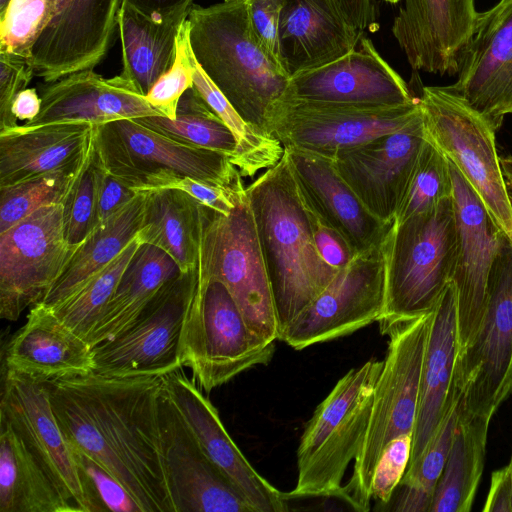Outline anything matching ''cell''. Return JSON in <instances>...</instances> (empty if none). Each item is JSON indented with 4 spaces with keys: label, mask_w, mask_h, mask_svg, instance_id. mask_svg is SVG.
<instances>
[{
    "label": "cell",
    "mask_w": 512,
    "mask_h": 512,
    "mask_svg": "<svg viewBox=\"0 0 512 512\" xmlns=\"http://www.w3.org/2000/svg\"><path fill=\"white\" fill-rule=\"evenodd\" d=\"M46 385L71 450L115 477L142 512H174L158 422L161 376L120 378L91 372Z\"/></svg>",
    "instance_id": "1"
},
{
    "label": "cell",
    "mask_w": 512,
    "mask_h": 512,
    "mask_svg": "<svg viewBox=\"0 0 512 512\" xmlns=\"http://www.w3.org/2000/svg\"><path fill=\"white\" fill-rule=\"evenodd\" d=\"M246 189L272 291L279 338L337 272L317 252L311 214L284 152Z\"/></svg>",
    "instance_id": "2"
},
{
    "label": "cell",
    "mask_w": 512,
    "mask_h": 512,
    "mask_svg": "<svg viewBox=\"0 0 512 512\" xmlns=\"http://www.w3.org/2000/svg\"><path fill=\"white\" fill-rule=\"evenodd\" d=\"M187 20L198 64L246 122L268 132V114L284 96L290 78L257 43L246 0L193 4Z\"/></svg>",
    "instance_id": "3"
},
{
    "label": "cell",
    "mask_w": 512,
    "mask_h": 512,
    "mask_svg": "<svg viewBox=\"0 0 512 512\" xmlns=\"http://www.w3.org/2000/svg\"><path fill=\"white\" fill-rule=\"evenodd\" d=\"M385 303L378 320L383 335L402 321L431 312L453 279L457 226L453 198L394 223L385 241Z\"/></svg>",
    "instance_id": "4"
},
{
    "label": "cell",
    "mask_w": 512,
    "mask_h": 512,
    "mask_svg": "<svg viewBox=\"0 0 512 512\" xmlns=\"http://www.w3.org/2000/svg\"><path fill=\"white\" fill-rule=\"evenodd\" d=\"M431 320L432 311L394 324L385 333L388 348L375 384L366 436L339 498L356 511L371 508L374 471L387 445L403 434L413 436Z\"/></svg>",
    "instance_id": "5"
},
{
    "label": "cell",
    "mask_w": 512,
    "mask_h": 512,
    "mask_svg": "<svg viewBox=\"0 0 512 512\" xmlns=\"http://www.w3.org/2000/svg\"><path fill=\"white\" fill-rule=\"evenodd\" d=\"M383 360L350 369L317 406L297 449V481L289 498H340L343 478L366 436Z\"/></svg>",
    "instance_id": "6"
},
{
    "label": "cell",
    "mask_w": 512,
    "mask_h": 512,
    "mask_svg": "<svg viewBox=\"0 0 512 512\" xmlns=\"http://www.w3.org/2000/svg\"><path fill=\"white\" fill-rule=\"evenodd\" d=\"M426 136L481 200L512 243V199L496 148L499 126L449 86H423L417 96Z\"/></svg>",
    "instance_id": "7"
},
{
    "label": "cell",
    "mask_w": 512,
    "mask_h": 512,
    "mask_svg": "<svg viewBox=\"0 0 512 512\" xmlns=\"http://www.w3.org/2000/svg\"><path fill=\"white\" fill-rule=\"evenodd\" d=\"M95 158L136 192L167 189L183 177L227 187L242 181L225 153L174 140L134 119L96 125Z\"/></svg>",
    "instance_id": "8"
},
{
    "label": "cell",
    "mask_w": 512,
    "mask_h": 512,
    "mask_svg": "<svg viewBox=\"0 0 512 512\" xmlns=\"http://www.w3.org/2000/svg\"><path fill=\"white\" fill-rule=\"evenodd\" d=\"M196 266L197 282L184 325L182 360L196 384L209 393L246 370L267 365L276 346L264 345L254 337L225 285L208 276L202 228Z\"/></svg>",
    "instance_id": "9"
},
{
    "label": "cell",
    "mask_w": 512,
    "mask_h": 512,
    "mask_svg": "<svg viewBox=\"0 0 512 512\" xmlns=\"http://www.w3.org/2000/svg\"><path fill=\"white\" fill-rule=\"evenodd\" d=\"M512 382V243L503 236L488 279L485 307L471 341L458 353L459 417L492 418Z\"/></svg>",
    "instance_id": "10"
},
{
    "label": "cell",
    "mask_w": 512,
    "mask_h": 512,
    "mask_svg": "<svg viewBox=\"0 0 512 512\" xmlns=\"http://www.w3.org/2000/svg\"><path fill=\"white\" fill-rule=\"evenodd\" d=\"M202 248L208 276L225 285L254 337L264 345L279 340L272 291L246 189L228 215L205 206Z\"/></svg>",
    "instance_id": "11"
},
{
    "label": "cell",
    "mask_w": 512,
    "mask_h": 512,
    "mask_svg": "<svg viewBox=\"0 0 512 512\" xmlns=\"http://www.w3.org/2000/svg\"><path fill=\"white\" fill-rule=\"evenodd\" d=\"M197 282V266L156 293L116 337L92 347L93 372L108 377L164 376L184 367V325Z\"/></svg>",
    "instance_id": "12"
},
{
    "label": "cell",
    "mask_w": 512,
    "mask_h": 512,
    "mask_svg": "<svg viewBox=\"0 0 512 512\" xmlns=\"http://www.w3.org/2000/svg\"><path fill=\"white\" fill-rule=\"evenodd\" d=\"M421 114L419 100L395 106H364L282 97L267 118L268 132L284 149L333 159L342 149L398 131Z\"/></svg>",
    "instance_id": "13"
},
{
    "label": "cell",
    "mask_w": 512,
    "mask_h": 512,
    "mask_svg": "<svg viewBox=\"0 0 512 512\" xmlns=\"http://www.w3.org/2000/svg\"><path fill=\"white\" fill-rule=\"evenodd\" d=\"M76 248L66 238L63 204L44 206L0 233V317L15 321L38 303Z\"/></svg>",
    "instance_id": "14"
},
{
    "label": "cell",
    "mask_w": 512,
    "mask_h": 512,
    "mask_svg": "<svg viewBox=\"0 0 512 512\" xmlns=\"http://www.w3.org/2000/svg\"><path fill=\"white\" fill-rule=\"evenodd\" d=\"M385 241L341 268L279 340L301 350L378 322L385 303Z\"/></svg>",
    "instance_id": "15"
},
{
    "label": "cell",
    "mask_w": 512,
    "mask_h": 512,
    "mask_svg": "<svg viewBox=\"0 0 512 512\" xmlns=\"http://www.w3.org/2000/svg\"><path fill=\"white\" fill-rule=\"evenodd\" d=\"M162 388L208 459L253 512H286L288 493L260 475L225 429L219 413L183 367L162 376Z\"/></svg>",
    "instance_id": "16"
},
{
    "label": "cell",
    "mask_w": 512,
    "mask_h": 512,
    "mask_svg": "<svg viewBox=\"0 0 512 512\" xmlns=\"http://www.w3.org/2000/svg\"><path fill=\"white\" fill-rule=\"evenodd\" d=\"M426 139L420 114L398 131L339 150L332 160L365 207L393 223Z\"/></svg>",
    "instance_id": "17"
},
{
    "label": "cell",
    "mask_w": 512,
    "mask_h": 512,
    "mask_svg": "<svg viewBox=\"0 0 512 512\" xmlns=\"http://www.w3.org/2000/svg\"><path fill=\"white\" fill-rule=\"evenodd\" d=\"M122 0H54L50 22L34 44L30 64L44 82L93 70L117 32Z\"/></svg>",
    "instance_id": "18"
},
{
    "label": "cell",
    "mask_w": 512,
    "mask_h": 512,
    "mask_svg": "<svg viewBox=\"0 0 512 512\" xmlns=\"http://www.w3.org/2000/svg\"><path fill=\"white\" fill-rule=\"evenodd\" d=\"M158 422L168 492L174 512H253L204 454L163 388Z\"/></svg>",
    "instance_id": "19"
},
{
    "label": "cell",
    "mask_w": 512,
    "mask_h": 512,
    "mask_svg": "<svg viewBox=\"0 0 512 512\" xmlns=\"http://www.w3.org/2000/svg\"><path fill=\"white\" fill-rule=\"evenodd\" d=\"M283 97L364 106L404 105L418 99L366 35L341 58L292 76Z\"/></svg>",
    "instance_id": "20"
},
{
    "label": "cell",
    "mask_w": 512,
    "mask_h": 512,
    "mask_svg": "<svg viewBox=\"0 0 512 512\" xmlns=\"http://www.w3.org/2000/svg\"><path fill=\"white\" fill-rule=\"evenodd\" d=\"M449 166L457 226L452 280L457 290L460 352L474 337L481 322L489 275L504 235L458 170L451 163Z\"/></svg>",
    "instance_id": "21"
},
{
    "label": "cell",
    "mask_w": 512,
    "mask_h": 512,
    "mask_svg": "<svg viewBox=\"0 0 512 512\" xmlns=\"http://www.w3.org/2000/svg\"><path fill=\"white\" fill-rule=\"evenodd\" d=\"M479 13L475 0H403L391 31L412 69L455 76Z\"/></svg>",
    "instance_id": "22"
},
{
    "label": "cell",
    "mask_w": 512,
    "mask_h": 512,
    "mask_svg": "<svg viewBox=\"0 0 512 512\" xmlns=\"http://www.w3.org/2000/svg\"><path fill=\"white\" fill-rule=\"evenodd\" d=\"M0 415L5 416L78 508L89 506L74 455L55 418L46 382L2 368Z\"/></svg>",
    "instance_id": "23"
},
{
    "label": "cell",
    "mask_w": 512,
    "mask_h": 512,
    "mask_svg": "<svg viewBox=\"0 0 512 512\" xmlns=\"http://www.w3.org/2000/svg\"><path fill=\"white\" fill-rule=\"evenodd\" d=\"M450 87L499 127L512 113V0L479 13Z\"/></svg>",
    "instance_id": "24"
},
{
    "label": "cell",
    "mask_w": 512,
    "mask_h": 512,
    "mask_svg": "<svg viewBox=\"0 0 512 512\" xmlns=\"http://www.w3.org/2000/svg\"><path fill=\"white\" fill-rule=\"evenodd\" d=\"M306 207L338 231L355 255L380 246L393 225L374 216L336 170L321 155L284 149Z\"/></svg>",
    "instance_id": "25"
},
{
    "label": "cell",
    "mask_w": 512,
    "mask_h": 512,
    "mask_svg": "<svg viewBox=\"0 0 512 512\" xmlns=\"http://www.w3.org/2000/svg\"><path fill=\"white\" fill-rule=\"evenodd\" d=\"M39 95L41 110L22 125L25 128L81 121L100 125L119 119L162 116L120 74L104 78L93 70L74 72L40 85Z\"/></svg>",
    "instance_id": "26"
},
{
    "label": "cell",
    "mask_w": 512,
    "mask_h": 512,
    "mask_svg": "<svg viewBox=\"0 0 512 512\" xmlns=\"http://www.w3.org/2000/svg\"><path fill=\"white\" fill-rule=\"evenodd\" d=\"M458 336L457 290L451 280L432 310L408 466L422 455L447 411L455 390Z\"/></svg>",
    "instance_id": "27"
},
{
    "label": "cell",
    "mask_w": 512,
    "mask_h": 512,
    "mask_svg": "<svg viewBox=\"0 0 512 512\" xmlns=\"http://www.w3.org/2000/svg\"><path fill=\"white\" fill-rule=\"evenodd\" d=\"M2 368L47 382L93 372V351L49 309L36 303L25 324L8 340Z\"/></svg>",
    "instance_id": "28"
},
{
    "label": "cell",
    "mask_w": 512,
    "mask_h": 512,
    "mask_svg": "<svg viewBox=\"0 0 512 512\" xmlns=\"http://www.w3.org/2000/svg\"><path fill=\"white\" fill-rule=\"evenodd\" d=\"M363 35L347 23L331 0H282L280 54L290 78L341 58Z\"/></svg>",
    "instance_id": "29"
},
{
    "label": "cell",
    "mask_w": 512,
    "mask_h": 512,
    "mask_svg": "<svg viewBox=\"0 0 512 512\" xmlns=\"http://www.w3.org/2000/svg\"><path fill=\"white\" fill-rule=\"evenodd\" d=\"M95 127L81 121L0 131V187L78 165L94 148Z\"/></svg>",
    "instance_id": "30"
},
{
    "label": "cell",
    "mask_w": 512,
    "mask_h": 512,
    "mask_svg": "<svg viewBox=\"0 0 512 512\" xmlns=\"http://www.w3.org/2000/svg\"><path fill=\"white\" fill-rule=\"evenodd\" d=\"M75 511L38 456L0 415V512Z\"/></svg>",
    "instance_id": "31"
},
{
    "label": "cell",
    "mask_w": 512,
    "mask_h": 512,
    "mask_svg": "<svg viewBox=\"0 0 512 512\" xmlns=\"http://www.w3.org/2000/svg\"><path fill=\"white\" fill-rule=\"evenodd\" d=\"M190 10L155 19L121 4L117 19L123 63L120 75L144 96L173 65L179 29Z\"/></svg>",
    "instance_id": "32"
},
{
    "label": "cell",
    "mask_w": 512,
    "mask_h": 512,
    "mask_svg": "<svg viewBox=\"0 0 512 512\" xmlns=\"http://www.w3.org/2000/svg\"><path fill=\"white\" fill-rule=\"evenodd\" d=\"M180 273L167 253L154 245L141 243L86 338L87 343L94 347L124 331L161 287Z\"/></svg>",
    "instance_id": "33"
},
{
    "label": "cell",
    "mask_w": 512,
    "mask_h": 512,
    "mask_svg": "<svg viewBox=\"0 0 512 512\" xmlns=\"http://www.w3.org/2000/svg\"><path fill=\"white\" fill-rule=\"evenodd\" d=\"M147 192L98 225L76 248L53 286L38 302L53 308L79 290L113 261L141 228Z\"/></svg>",
    "instance_id": "34"
},
{
    "label": "cell",
    "mask_w": 512,
    "mask_h": 512,
    "mask_svg": "<svg viewBox=\"0 0 512 512\" xmlns=\"http://www.w3.org/2000/svg\"><path fill=\"white\" fill-rule=\"evenodd\" d=\"M143 221L137 237L167 253L181 272L195 266L205 206L182 190L146 191Z\"/></svg>",
    "instance_id": "35"
},
{
    "label": "cell",
    "mask_w": 512,
    "mask_h": 512,
    "mask_svg": "<svg viewBox=\"0 0 512 512\" xmlns=\"http://www.w3.org/2000/svg\"><path fill=\"white\" fill-rule=\"evenodd\" d=\"M490 418L458 421L450 451L436 484L430 512H469L484 469Z\"/></svg>",
    "instance_id": "36"
},
{
    "label": "cell",
    "mask_w": 512,
    "mask_h": 512,
    "mask_svg": "<svg viewBox=\"0 0 512 512\" xmlns=\"http://www.w3.org/2000/svg\"><path fill=\"white\" fill-rule=\"evenodd\" d=\"M193 86L233 133L237 147L231 160L242 177H252L262 169L277 164L284 154V147L271 133L246 122L224 94L207 76L193 54Z\"/></svg>",
    "instance_id": "37"
},
{
    "label": "cell",
    "mask_w": 512,
    "mask_h": 512,
    "mask_svg": "<svg viewBox=\"0 0 512 512\" xmlns=\"http://www.w3.org/2000/svg\"><path fill=\"white\" fill-rule=\"evenodd\" d=\"M134 120L174 140L225 153L230 160L236 152L237 143L233 133L194 86L182 95L174 120L163 116Z\"/></svg>",
    "instance_id": "38"
},
{
    "label": "cell",
    "mask_w": 512,
    "mask_h": 512,
    "mask_svg": "<svg viewBox=\"0 0 512 512\" xmlns=\"http://www.w3.org/2000/svg\"><path fill=\"white\" fill-rule=\"evenodd\" d=\"M140 244L136 235L113 261L79 290L57 306L47 309L86 341Z\"/></svg>",
    "instance_id": "39"
},
{
    "label": "cell",
    "mask_w": 512,
    "mask_h": 512,
    "mask_svg": "<svg viewBox=\"0 0 512 512\" xmlns=\"http://www.w3.org/2000/svg\"><path fill=\"white\" fill-rule=\"evenodd\" d=\"M94 148L78 165L0 187V233L44 206L63 204L90 161Z\"/></svg>",
    "instance_id": "40"
},
{
    "label": "cell",
    "mask_w": 512,
    "mask_h": 512,
    "mask_svg": "<svg viewBox=\"0 0 512 512\" xmlns=\"http://www.w3.org/2000/svg\"><path fill=\"white\" fill-rule=\"evenodd\" d=\"M452 196L453 185L449 162L427 138L397 210L394 223H401L412 216L426 212Z\"/></svg>",
    "instance_id": "41"
},
{
    "label": "cell",
    "mask_w": 512,
    "mask_h": 512,
    "mask_svg": "<svg viewBox=\"0 0 512 512\" xmlns=\"http://www.w3.org/2000/svg\"><path fill=\"white\" fill-rule=\"evenodd\" d=\"M54 0H10L0 13V52L28 61L52 17Z\"/></svg>",
    "instance_id": "42"
},
{
    "label": "cell",
    "mask_w": 512,
    "mask_h": 512,
    "mask_svg": "<svg viewBox=\"0 0 512 512\" xmlns=\"http://www.w3.org/2000/svg\"><path fill=\"white\" fill-rule=\"evenodd\" d=\"M460 393L455 385L445 416L419 459L407 470L399 486L433 500L438 479L445 466L458 421Z\"/></svg>",
    "instance_id": "43"
},
{
    "label": "cell",
    "mask_w": 512,
    "mask_h": 512,
    "mask_svg": "<svg viewBox=\"0 0 512 512\" xmlns=\"http://www.w3.org/2000/svg\"><path fill=\"white\" fill-rule=\"evenodd\" d=\"M193 72V52L186 19L179 29L174 63L145 95L147 102L163 117L174 120L182 95L193 87Z\"/></svg>",
    "instance_id": "44"
},
{
    "label": "cell",
    "mask_w": 512,
    "mask_h": 512,
    "mask_svg": "<svg viewBox=\"0 0 512 512\" xmlns=\"http://www.w3.org/2000/svg\"><path fill=\"white\" fill-rule=\"evenodd\" d=\"M89 506V512H142L126 488L85 454L71 450Z\"/></svg>",
    "instance_id": "45"
},
{
    "label": "cell",
    "mask_w": 512,
    "mask_h": 512,
    "mask_svg": "<svg viewBox=\"0 0 512 512\" xmlns=\"http://www.w3.org/2000/svg\"><path fill=\"white\" fill-rule=\"evenodd\" d=\"M63 221L72 247H78L97 226L94 153L63 203Z\"/></svg>",
    "instance_id": "46"
},
{
    "label": "cell",
    "mask_w": 512,
    "mask_h": 512,
    "mask_svg": "<svg viewBox=\"0 0 512 512\" xmlns=\"http://www.w3.org/2000/svg\"><path fill=\"white\" fill-rule=\"evenodd\" d=\"M412 434H403L392 440L378 461L372 484V499L387 505L403 478L411 456Z\"/></svg>",
    "instance_id": "47"
},
{
    "label": "cell",
    "mask_w": 512,
    "mask_h": 512,
    "mask_svg": "<svg viewBox=\"0 0 512 512\" xmlns=\"http://www.w3.org/2000/svg\"><path fill=\"white\" fill-rule=\"evenodd\" d=\"M246 4L250 28L257 43L270 61L286 74L279 43L282 0H246Z\"/></svg>",
    "instance_id": "48"
},
{
    "label": "cell",
    "mask_w": 512,
    "mask_h": 512,
    "mask_svg": "<svg viewBox=\"0 0 512 512\" xmlns=\"http://www.w3.org/2000/svg\"><path fill=\"white\" fill-rule=\"evenodd\" d=\"M33 76V68L27 59L0 52V131L19 125L11 106L16 95L26 89Z\"/></svg>",
    "instance_id": "49"
},
{
    "label": "cell",
    "mask_w": 512,
    "mask_h": 512,
    "mask_svg": "<svg viewBox=\"0 0 512 512\" xmlns=\"http://www.w3.org/2000/svg\"><path fill=\"white\" fill-rule=\"evenodd\" d=\"M97 226L131 202L139 192L103 168L95 158ZM96 226V227H97ZM95 227V228H96Z\"/></svg>",
    "instance_id": "50"
},
{
    "label": "cell",
    "mask_w": 512,
    "mask_h": 512,
    "mask_svg": "<svg viewBox=\"0 0 512 512\" xmlns=\"http://www.w3.org/2000/svg\"><path fill=\"white\" fill-rule=\"evenodd\" d=\"M170 188L184 191L200 204L223 215H228L232 211L239 196L245 190L242 181L235 186L227 187L202 182L190 177L175 180Z\"/></svg>",
    "instance_id": "51"
},
{
    "label": "cell",
    "mask_w": 512,
    "mask_h": 512,
    "mask_svg": "<svg viewBox=\"0 0 512 512\" xmlns=\"http://www.w3.org/2000/svg\"><path fill=\"white\" fill-rule=\"evenodd\" d=\"M310 214L314 243L322 260L338 270L347 266L356 256L350 245L338 231L323 223L311 211Z\"/></svg>",
    "instance_id": "52"
},
{
    "label": "cell",
    "mask_w": 512,
    "mask_h": 512,
    "mask_svg": "<svg viewBox=\"0 0 512 512\" xmlns=\"http://www.w3.org/2000/svg\"><path fill=\"white\" fill-rule=\"evenodd\" d=\"M484 512H512V482L509 466L492 472Z\"/></svg>",
    "instance_id": "53"
},
{
    "label": "cell",
    "mask_w": 512,
    "mask_h": 512,
    "mask_svg": "<svg viewBox=\"0 0 512 512\" xmlns=\"http://www.w3.org/2000/svg\"><path fill=\"white\" fill-rule=\"evenodd\" d=\"M139 12L155 19H163L177 12L191 9L193 0H122Z\"/></svg>",
    "instance_id": "54"
},
{
    "label": "cell",
    "mask_w": 512,
    "mask_h": 512,
    "mask_svg": "<svg viewBox=\"0 0 512 512\" xmlns=\"http://www.w3.org/2000/svg\"><path fill=\"white\" fill-rule=\"evenodd\" d=\"M41 97L35 88L20 91L13 100L11 112L18 120L30 121L41 110Z\"/></svg>",
    "instance_id": "55"
},
{
    "label": "cell",
    "mask_w": 512,
    "mask_h": 512,
    "mask_svg": "<svg viewBox=\"0 0 512 512\" xmlns=\"http://www.w3.org/2000/svg\"><path fill=\"white\" fill-rule=\"evenodd\" d=\"M503 173L506 178L512 179V157L500 158Z\"/></svg>",
    "instance_id": "56"
},
{
    "label": "cell",
    "mask_w": 512,
    "mask_h": 512,
    "mask_svg": "<svg viewBox=\"0 0 512 512\" xmlns=\"http://www.w3.org/2000/svg\"><path fill=\"white\" fill-rule=\"evenodd\" d=\"M9 2H10V0H0V13L6 9Z\"/></svg>",
    "instance_id": "57"
},
{
    "label": "cell",
    "mask_w": 512,
    "mask_h": 512,
    "mask_svg": "<svg viewBox=\"0 0 512 512\" xmlns=\"http://www.w3.org/2000/svg\"><path fill=\"white\" fill-rule=\"evenodd\" d=\"M505 179H506V183L508 185V189H510L509 192H510V196H511V199H512V179L506 178V177H505Z\"/></svg>",
    "instance_id": "58"
},
{
    "label": "cell",
    "mask_w": 512,
    "mask_h": 512,
    "mask_svg": "<svg viewBox=\"0 0 512 512\" xmlns=\"http://www.w3.org/2000/svg\"><path fill=\"white\" fill-rule=\"evenodd\" d=\"M508 466H509V469H510L511 482H512V454H511V457H510V461H509V463H508Z\"/></svg>",
    "instance_id": "59"
},
{
    "label": "cell",
    "mask_w": 512,
    "mask_h": 512,
    "mask_svg": "<svg viewBox=\"0 0 512 512\" xmlns=\"http://www.w3.org/2000/svg\"><path fill=\"white\" fill-rule=\"evenodd\" d=\"M384 1H386V2H388V3H391V4H396V3H398L400 0H384Z\"/></svg>",
    "instance_id": "60"
},
{
    "label": "cell",
    "mask_w": 512,
    "mask_h": 512,
    "mask_svg": "<svg viewBox=\"0 0 512 512\" xmlns=\"http://www.w3.org/2000/svg\"><path fill=\"white\" fill-rule=\"evenodd\" d=\"M510 393L512 394V382H511V388H510Z\"/></svg>",
    "instance_id": "61"
},
{
    "label": "cell",
    "mask_w": 512,
    "mask_h": 512,
    "mask_svg": "<svg viewBox=\"0 0 512 512\" xmlns=\"http://www.w3.org/2000/svg\"><path fill=\"white\" fill-rule=\"evenodd\" d=\"M501 1H506V0H501Z\"/></svg>",
    "instance_id": "62"
}]
</instances>
